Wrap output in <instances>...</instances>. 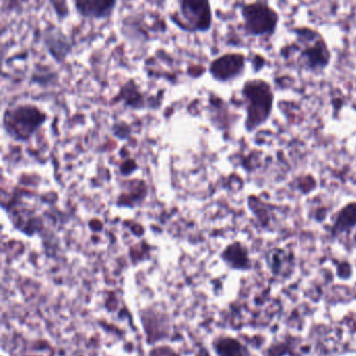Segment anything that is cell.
Wrapping results in <instances>:
<instances>
[{
	"label": "cell",
	"instance_id": "cell-4",
	"mask_svg": "<svg viewBox=\"0 0 356 356\" xmlns=\"http://www.w3.org/2000/svg\"><path fill=\"white\" fill-rule=\"evenodd\" d=\"M240 12L247 35L269 38L277 31L280 16L268 0H254L240 4Z\"/></svg>",
	"mask_w": 356,
	"mask_h": 356
},
{
	"label": "cell",
	"instance_id": "cell-13",
	"mask_svg": "<svg viewBox=\"0 0 356 356\" xmlns=\"http://www.w3.org/2000/svg\"><path fill=\"white\" fill-rule=\"evenodd\" d=\"M215 347L219 356H248L244 347L232 339H222L217 341Z\"/></svg>",
	"mask_w": 356,
	"mask_h": 356
},
{
	"label": "cell",
	"instance_id": "cell-1",
	"mask_svg": "<svg viewBox=\"0 0 356 356\" xmlns=\"http://www.w3.org/2000/svg\"><path fill=\"white\" fill-rule=\"evenodd\" d=\"M242 99L246 106L245 129L248 133L263 127L273 114L275 93L269 81L261 79H249L242 86Z\"/></svg>",
	"mask_w": 356,
	"mask_h": 356
},
{
	"label": "cell",
	"instance_id": "cell-2",
	"mask_svg": "<svg viewBox=\"0 0 356 356\" xmlns=\"http://www.w3.org/2000/svg\"><path fill=\"white\" fill-rule=\"evenodd\" d=\"M294 33L299 65L307 72H324L332 62V51L323 35L307 26L297 27Z\"/></svg>",
	"mask_w": 356,
	"mask_h": 356
},
{
	"label": "cell",
	"instance_id": "cell-10",
	"mask_svg": "<svg viewBox=\"0 0 356 356\" xmlns=\"http://www.w3.org/2000/svg\"><path fill=\"white\" fill-rule=\"evenodd\" d=\"M268 267L276 276H288L295 268V255L286 248L275 247L268 251L265 257Z\"/></svg>",
	"mask_w": 356,
	"mask_h": 356
},
{
	"label": "cell",
	"instance_id": "cell-11",
	"mask_svg": "<svg viewBox=\"0 0 356 356\" xmlns=\"http://www.w3.org/2000/svg\"><path fill=\"white\" fill-rule=\"evenodd\" d=\"M222 259L232 269L246 270L252 268L248 248L242 243L234 242L228 245L222 253Z\"/></svg>",
	"mask_w": 356,
	"mask_h": 356
},
{
	"label": "cell",
	"instance_id": "cell-8",
	"mask_svg": "<svg viewBox=\"0 0 356 356\" xmlns=\"http://www.w3.org/2000/svg\"><path fill=\"white\" fill-rule=\"evenodd\" d=\"M118 0H73L75 13L86 20L110 19L116 10Z\"/></svg>",
	"mask_w": 356,
	"mask_h": 356
},
{
	"label": "cell",
	"instance_id": "cell-9",
	"mask_svg": "<svg viewBox=\"0 0 356 356\" xmlns=\"http://www.w3.org/2000/svg\"><path fill=\"white\" fill-rule=\"evenodd\" d=\"M356 228V201H350L339 209L330 228L332 238L349 234Z\"/></svg>",
	"mask_w": 356,
	"mask_h": 356
},
{
	"label": "cell",
	"instance_id": "cell-5",
	"mask_svg": "<svg viewBox=\"0 0 356 356\" xmlns=\"http://www.w3.org/2000/svg\"><path fill=\"white\" fill-rule=\"evenodd\" d=\"M247 60L242 52H226L211 60L208 71L215 81L231 83L245 74Z\"/></svg>",
	"mask_w": 356,
	"mask_h": 356
},
{
	"label": "cell",
	"instance_id": "cell-7",
	"mask_svg": "<svg viewBox=\"0 0 356 356\" xmlns=\"http://www.w3.org/2000/svg\"><path fill=\"white\" fill-rule=\"evenodd\" d=\"M42 43L56 63H64L73 51V43L58 25L48 23L42 31Z\"/></svg>",
	"mask_w": 356,
	"mask_h": 356
},
{
	"label": "cell",
	"instance_id": "cell-6",
	"mask_svg": "<svg viewBox=\"0 0 356 356\" xmlns=\"http://www.w3.org/2000/svg\"><path fill=\"white\" fill-rule=\"evenodd\" d=\"M45 116L33 106H20L10 113L8 129L19 140L29 139L37 127L43 123Z\"/></svg>",
	"mask_w": 356,
	"mask_h": 356
},
{
	"label": "cell",
	"instance_id": "cell-12",
	"mask_svg": "<svg viewBox=\"0 0 356 356\" xmlns=\"http://www.w3.org/2000/svg\"><path fill=\"white\" fill-rule=\"evenodd\" d=\"M248 204L249 209L252 211L253 215L258 220L261 226L265 228L269 227L270 224H271L272 218H273L272 205L261 200L257 196L249 197Z\"/></svg>",
	"mask_w": 356,
	"mask_h": 356
},
{
	"label": "cell",
	"instance_id": "cell-15",
	"mask_svg": "<svg viewBox=\"0 0 356 356\" xmlns=\"http://www.w3.org/2000/svg\"><path fill=\"white\" fill-rule=\"evenodd\" d=\"M353 243H355V246L356 248V230L355 232V234H353Z\"/></svg>",
	"mask_w": 356,
	"mask_h": 356
},
{
	"label": "cell",
	"instance_id": "cell-14",
	"mask_svg": "<svg viewBox=\"0 0 356 356\" xmlns=\"http://www.w3.org/2000/svg\"><path fill=\"white\" fill-rule=\"evenodd\" d=\"M49 1L59 20L63 21L68 18L70 10H69L66 0H49Z\"/></svg>",
	"mask_w": 356,
	"mask_h": 356
},
{
	"label": "cell",
	"instance_id": "cell-3",
	"mask_svg": "<svg viewBox=\"0 0 356 356\" xmlns=\"http://www.w3.org/2000/svg\"><path fill=\"white\" fill-rule=\"evenodd\" d=\"M169 19L181 31L204 33L213 25L210 0H177V8L169 13Z\"/></svg>",
	"mask_w": 356,
	"mask_h": 356
}]
</instances>
